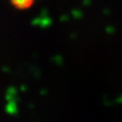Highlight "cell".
I'll use <instances>...</instances> for the list:
<instances>
[{"label": "cell", "instance_id": "obj_1", "mask_svg": "<svg viewBox=\"0 0 122 122\" xmlns=\"http://www.w3.org/2000/svg\"><path fill=\"white\" fill-rule=\"evenodd\" d=\"M37 0H10L11 4L17 9H28L32 7Z\"/></svg>", "mask_w": 122, "mask_h": 122}]
</instances>
